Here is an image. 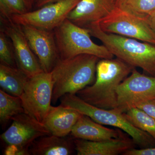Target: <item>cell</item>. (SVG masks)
<instances>
[{
  "label": "cell",
  "instance_id": "603a6c76",
  "mask_svg": "<svg viewBox=\"0 0 155 155\" xmlns=\"http://www.w3.org/2000/svg\"><path fill=\"white\" fill-rule=\"evenodd\" d=\"M28 12L23 0H0L1 18L11 19L13 15H20Z\"/></svg>",
  "mask_w": 155,
  "mask_h": 155
},
{
  "label": "cell",
  "instance_id": "277c9868",
  "mask_svg": "<svg viewBox=\"0 0 155 155\" xmlns=\"http://www.w3.org/2000/svg\"><path fill=\"white\" fill-rule=\"evenodd\" d=\"M61 102L62 105L74 109L100 124L123 130L141 148L155 147V140L149 134L136 127L126 119L124 113L116 109L107 110L97 107L74 94L65 95L61 98Z\"/></svg>",
  "mask_w": 155,
  "mask_h": 155
},
{
  "label": "cell",
  "instance_id": "7402d4cb",
  "mask_svg": "<svg viewBox=\"0 0 155 155\" xmlns=\"http://www.w3.org/2000/svg\"><path fill=\"white\" fill-rule=\"evenodd\" d=\"M0 62L1 64L18 67L12 42L5 33L1 30L0 31Z\"/></svg>",
  "mask_w": 155,
  "mask_h": 155
},
{
  "label": "cell",
  "instance_id": "5bb4252c",
  "mask_svg": "<svg viewBox=\"0 0 155 155\" xmlns=\"http://www.w3.org/2000/svg\"><path fill=\"white\" fill-rule=\"evenodd\" d=\"M75 149L78 155H117L133 148L134 142L124 135L104 141H93L74 138Z\"/></svg>",
  "mask_w": 155,
  "mask_h": 155
},
{
  "label": "cell",
  "instance_id": "d4e9b609",
  "mask_svg": "<svg viewBox=\"0 0 155 155\" xmlns=\"http://www.w3.org/2000/svg\"><path fill=\"white\" fill-rule=\"evenodd\" d=\"M124 155H155V147L140 149H131L123 154Z\"/></svg>",
  "mask_w": 155,
  "mask_h": 155
},
{
  "label": "cell",
  "instance_id": "30bf717a",
  "mask_svg": "<svg viewBox=\"0 0 155 155\" xmlns=\"http://www.w3.org/2000/svg\"><path fill=\"white\" fill-rule=\"evenodd\" d=\"M81 0H61L35 11L13 15L11 19L21 25H30L45 30L54 31L68 18Z\"/></svg>",
  "mask_w": 155,
  "mask_h": 155
},
{
  "label": "cell",
  "instance_id": "ac0fdd59",
  "mask_svg": "<svg viewBox=\"0 0 155 155\" xmlns=\"http://www.w3.org/2000/svg\"><path fill=\"white\" fill-rule=\"evenodd\" d=\"M29 78L18 67L0 64L1 89L7 93L20 97Z\"/></svg>",
  "mask_w": 155,
  "mask_h": 155
},
{
  "label": "cell",
  "instance_id": "ba28073f",
  "mask_svg": "<svg viewBox=\"0 0 155 155\" xmlns=\"http://www.w3.org/2000/svg\"><path fill=\"white\" fill-rule=\"evenodd\" d=\"M53 87L51 72L29 78L20 97L25 113L43 123L51 107Z\"/></svg>",
  "mask_w": 155,
  "mask_h": 155
},
{
  "label": "cell",
  "instance_id": "d6986e66",
  "mask_svg": "<svg viewBox=\"0 0 155 155\" xmlns=\"http://www.w3.org/2000/svg\"><path fill=\"white\" fill-rule=\"evenodd\" d=\"M25 113L20 97L14 96L0 90V123L3 127L14 116Z\"/></svg>",
  "mask_w": 155,
  "mask_h": 155
},
{
  "label": "cell",
  "instance_id": "52a82bcc",
  "mask_svg": "<svg viewBox=\"0 0 155 155\" xmlns=\"http://www.w3.org/2000/svg\"><path fill=\"white\" fill-rule=\"evenodd\" d=\"M99 23L101 29L107 33L135 39L155 45V32L147 19L119 6Z\"/></svg>",
  "mask_w": 155,
  "mask_h": 155
},
{
  "label": "cell",
  "instance_id": "83f0119b",
  "mask_svg": "<svg viewBox=\"0 0 155 155\" xmlns=\"http://www.w3.org/2000/svg\"><path fill=\"white\" fill-rule=\"evenodd\" d=\"M26 6L28 11H32V9L34 7L35 1V0H23Z\"/></svg>",
  "mask_w": 155,
  "mask_h": 155
},
{
  "label": "cell",
  "instance_id": "cb8c5ba5",
  "mask_svg": "<svg viewBox=\"0 0 155 155\" xmlns=\"http://www.w3.org/2000/svg\"><path fill=\"white\" fill-rule=\"evenodd\" d=\"M137 107L144 111L155 119V99L141 103Z\"/></svg>",
  "mask_w": 155,
  "mask_h": 155
},
{
  "label": "cell",
  "instance_id": "f1b7e54d",
  "mask_svg": "<svg viewBox=\"0 0 155 155\" xmlns=\"http://www.w3.org/2000/svg\"><path fill=\"white\" fill-rule=\"evenodd\" d=\"M123 1H124V0H116L117 5H119V4H121Z\"/></svg>",
  "mask_w": 155,
  "mask_h": 155
},
{
  "label": "cell",
  "instance_id": "2e32d148",
  "mask_svg": "<svg viewBox=\"0 0 155 155\" xmlns=\"http://www.w3.org/2000/svg\"><path fill=\"white\" fill-rule=\"evenodd\" d=\"M118 129L105 127L88 116L82 115L72 128L71 134L74 138L100 141L119 138L124 135Z\"/></svg>",
  "mask_w": 155,
  "mask_h": 155
},
{
  "label": "cell",
  "instance_id": "7c38bea8",
  "mask_svg": "<svg viewBox=\"0 0 155 155\" xmlns=\"http://www.w3.org/2000/svg\"><path fill=\"white\" fill-rule=\"evenodd\" d=\"M31 48L44 72L49 73L59 59L54 31L21 25Z\"/></svg>",
  "mask_w": 155,
  "mask_h": 155
},
{
  "label": "cell",
  "instance_id": "4316f807",
  "mask_svg": "<svg viewBox=\"0 0 155 155\" xmlns=\"http://www.w3.org/2000/svg\"><path fill=\"white\" fill-rule=\"evenodd\" d=\"M147 20L155 32V11L147 18Z\"/></svg>",
  "mask_w": 155,
  "mask_h": 155
},
{
  "label": "cell",
  "instance_id": "6da1fadb",
  "mask_svg": "<svg viewBox=\"0 0 155 155\" xmlns=\"http://www.w3.org/2000/svg\"><path fill=\"white\" fill-rule=\"evenodd\" d=\"M134 68L116 59H101L98 62L94 83L81 90L76 95L87 103L102 109H116V90Z\"/></svg>",
  "mask_w": 155,
  "mask_h": 155
},
{
  "label": "cell",
  "instance_id": "9a60e30c",
  "mask_svg": "<svg viewBox=\"0 0 155 155\" xmlns=\"http://www.w3.org/2000/svg\"><path fill=\"white\" fill-rule=\"evenodd\" d=\"M83 114L74 109L60 104L52 106L43 124L53 135L67 137Z\"/></svg>",
  "mask_w": 155,
  "mask_h": 155
},
{
  "label": "cell",
  "instance_id": "ffe728a7",
  "mask_svg": "<svg viewBox=\"0 0 155 155\" xmlns=\"http://www.w3.org/2000/svg\"><path fill=\"white\" fill-rule=\"evenodd\" d=\"M126 119L136 127L149 134L155 140V119L137 107L124 113Z\"/></svg>",
  "mask_w": 155,
  "mask_h": 155
},
{
  "label": "cell",
  "instance_id": "7a4b0ae2",
  "mask_svg": "<svg viewBox=\"0 0 155 155\" xmlns=\"http://www.w3.org/2000/svg\"><path fill=\"white\" fill-rule=\"evenodd\" d=\"M100 59L89 54L59 59L51 72L53 84L52 102L55 104L66 94H76L93 83Z\"/></svg>",
  "mask_w": 155,
  "mask_h": 155
},
{
  "label": "cell",
  "instance_id": "3957f363",
  "mask_svg": "<svg viewBox=\"0 0 155 155\" xmlns=\"http://www.w3.org/2000/svg\"><path fill=\"white\" fill-rule=\"evenodd\" d=\"M91 36L102 42L114 56L132 67H139L152 76H155V45L127 37L107 33L99 22L88 25Z\"/></svg>",
  "mask_w": 155,
  "mask_h": 155
},
{
  "label": "cell",
  "instance_id": "484cf974",
  "mask_svg": "<svg viewBox=\"0 0 155 155\" xmlns=\"http://www.w3.org/2000/svg\"><path fill=\"white\" fill-rule=\"evenodd\" d=\"M61 0H35L34 7L37 9L45 5L56 2Z\"/></svg>",
  "mask_w": 155,
  "mask_h": 155
},
{
  "label": "cell",
  "instance_id": "e0dca14e",
  "mask_svg": "<svg viewBox=\"0 0 155 155\" xmlns=\"http://www.w3.org/2000/svg\"><path fill=\"white\" fill-rule=\"evenodd\" d=\"M75 149L74 141L67 137L50 134L35 140L29 149V155H69Z\"/></svg>",
  "mask_w": 155,
  "mask_h": 155
},
{
  "label": "cell",
  "instance_id": "4fadbf2b",
  "mask_svg": "<svg viewBox=\"0 0 155 155\" xmlns=\"http://www.w3.org/2000/svg\"><path fill=\"white\" fill-rule=\"evenodd\" d=\"M117 6L116 0H81L67 19L78 26L86 28L105 18Z\"/></svg>",
  "mask_w": 155,
  "mask_h": 155
},
{
  "label": "cell",
  "instance_id": "5b68a950",
  "mask_svg": "<svg viewBox=\"0 0 155 155\" xmlns=\"http://www.w3.org/2000/svg\"><path fill=\"white\" fill-rule=\"evenodd\" d=\"M59 59H67L81 54L112 59L114 55L104 45L95 43L88 28L78 26L68 19L54 30Z\"/></svg>",
  "mask_w": 155,
  "mask_h": 155
},
{
  "label": "cell",
  "instance_id": "8992f818",
  "mask_svg": "<svg viewBox=\"0 0 155 155\" xmlns=\"http://www.w3.org/2000/svg\"><path fill=\"white\" fill-rule=\"evenodd\" d=\"M12 121L10 127L1 135L8 146L5 155H29V147L34 142L51 134L44 124L25 113L14 116Z\"/></svg>",
  "mask_w": 155,
  "mask_h": 155
},
{
  "label": "cell",
  "instance_id": "8fae6325",
  "mask_svg": "<svg viewBox=\"0 0 155 155\" xmlns=\"http://www.w3.org/2000/svg\"><path fill=\"white\" fill-rule=\"evenodd\" d=\"M3 31L12 42L17 67L29 78L44 72L36 56L31 48L22 26L11 19L1 18Z\"/></svg>",
  "mask_w": 155,
  "mask_h": 155
},
{
  "label": "cell",
  "instance_id": "9c48e42d",
  "mask_svg": "<svg viewBox=\"0 0 155 155\" xmlns=\"http://www.w3.org/2000/svg\"><path fill=\"white\" fill-rule=\"evenodd\" d=\"M116 109L125 113L141 103L155 99V76L147 75L134 68L130 76L119 84L116 90Z\"/></svg>",
  "mask_w": 155,
  "mask_h": 155
},
{
  "label": "cell",
  "instance_id": "44dd1931",
  "mask_svg": "<svg viewBox=\"0 0 155 155\" xmlns=\"http://www.w3.org/2000/svg\"><path fill=\"white\" fill-rule=\"evenodd\" d=\"M117 6L146 19L155 11V0H124Z\"/></svg>",
  "mask_w": 155,
  "mask_h": 155
}]
</instances>
